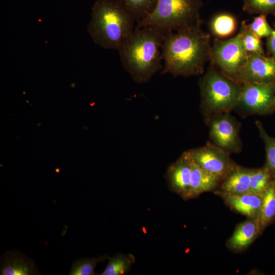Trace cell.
Listing matches in <instances>:
<instances>
[{"instance_id":"cell-27","label":"cell","mask_w":275,"mask_h":275,"mask_svg":"<svg viewBox=\"0 0 275 275\" xmlns=\"http://www.w3.org/2000/svg\"><path fill=\"white\" fill-rule=\"evenodd\" d=\"M272 28L271 34L267 38L266 45L268 54L275 59V20L273 23Z\"/></svg>"},{"instance_id":"cell-4","label":"cell","mask_w":275,"mask_h":275,"mask_svg":"<svg viewBox=\"0 0 275 275\" xmlns=\"http://www.w3.org/2000/svg\"><path fill=\"white\" fill-rule=\"evenodd\" d=\"M200 110L204 118L211 115L230 113L235 109L242 84L222 74L210 64L199 80Z\"/></svg>"},{"instance_id":"cell-17","label":"cell","mask_w":275,"mask_h":275,"mask_svg":"<svg viewBox=\"0 0 275 275\" xmlns=\"http://www.w3.org/2000/svg\"><path fill=\"white\" fill-rule=\"evenodd\" d=\"M211 34L218 39L233 35L237 28V18L232 14L222 12L215 15L209 23Z\"/></svg>"},{"instance_id":"cell-19","label":"cell","mask_w":275,"mask_h":275,"mask_svg":"<svg viewBox=\"0 0 275 275\" xmlns=\"http://www.w3.org/2000/svg\"><path fill=\"white\" fill-rule=\"evenodd\" d=\"M108 263L101 275H122L125 274L135 262V259L131 254L108 256Z\"/></svg>"},{"instance_id":"cell-14","label":"cell","mask_w":275,"mask_h":275,"mask_svg":"<svg viewBox=\"0 0 275 275\" xmlns=\"http://www.w3.org/2000/svg\"><path fill=\"white\" fill-rule=\"evenodd\" d=\"M261 234L257 219L248 218L237 225L226 246L235 253L243 252Z\"/></svg>"},{"instance_id":"cell-9","label":"cell","mask_w":275,"mask_h":275,"mask_svg":"<svg viewBox=\"0 0 275 275\" xmlns=\"http://www.w3.org/2000/svg\"><path fill=\"white\" fill-rule=\"evenodd\" d=\"M185 152L196 164L218 176L222 180L236 164L231 157L230 153L211 142H207L203 146Z\"/></svg>"},{"instance_id":"cell-2","label":"cell","mask_w":275,"mask_h":275,"mask_svg":"<svg viewBox=\"0 0 275 275\" xmlns=\"http://www.w3.org/2000/svg\"><path fill=\"white\" fill-rule=\"evenodd\" d=\"M165 35L152 27L135 28L118 50L123 68L135 82L147 83L161 71V46Z\"/></svg>"},{"instance_id":"cell-11","label":"cell","mask_w":275,"mask_h":275,"mask_svg":"<svg viewBox=\"0 0 275 275\" xmlns=\"http://www.w3.org/2000/svg\"><path fill=\"white\" fill-rule=\"evenodd\" d=\"M192 163L191 160L185 151L169 166L166 174L170 190L184 200H189Z\"/></svg>"},{"instance_id":"cell-16","label":"cell","mask_w":275,"mask_h":275,"mask_svg":"<svg viewBox=\"0 0 275 275\" xmlns=\"http://www.w3.org/2000/svg\"><path fill=\"white\" fill-rule=\"evenodd\" d=\"M192 162L189 199L198 197L205 192L213 191L222 181L218 176L202 169Z\"/></svg>"},{"instance_id":"cell-10","label":"cell","mask_w":275,"mask_h":275,"mask_svg":"<svg viewBox=\"0 0 275 275\" xmlns=\"http://www.w3.org/2000/svg\"><path fill=\"white\" fill-rule=\"evenodd\" d=\"M238 82L240 84L275 82V59L257 53H249L247 62L239 73Z\"/></svg>"},{"instance_id":"cell-23","label":"cell","mask_w":275,"mask_h":275,"mask_svg":"<svg viewBox=\"0 0 275 275\" xmlns=\"http://www.w3.org/2000/svg\"><path fill=\"white\" fill-rule=\"evenodd\" d=\"M108 256L105 255L98 258H83L75 261L72 265L69 274L93 275L96 274L95 268L97 263L103 261Z\"/></svg>"},{"instance_id":"cell-13","label":"cell","mask_w":275,"mask_h":275,"mask_svg":"<svg viewBox=\"0 0 275 275\" xmlns=\"http://www.w3.org/2000/svg\"><path fill=\"white\" fill-rule=\"evenodd\" d=\"M252 169L236 163L213 191L219 194H239L250 191Z\"/></svg>"},{"instance_id":"cell-22","label":"cell","mask_w":275,"mask_h":275,"mask_svg":"<svg viewBox=\"0 0 275 275\" xmlns=\"http://www.w3.org/2000/svg\"><path fill=\"white\" fill-rule=\"evenodd\" d=\"M238 33L241 36L244 48L248 53H257L265 55L261 38L250 30L245 21L241 22Z\"/></svg>"},{"instance_id":"cell-29","label":"cell","mask_w":275,"mask_h":275,"mask_svg":"<svg viewBox=\"0 0 275 275\" xmlns=\"http://www.w3.org/2000/svg\"><path fill=\"white\" fill-rule=\"evenodd\" d=\"M274 183H275V178H274Z\"/></svg>"},{"instance_id":"cell-21","label":"cell","mask_w":275,"mask_h":275,"mask_svg":"<svg viewBox=\"0 0 275 275\" xmlns=\"http://www.w3.org/2000/svg\"><path fill=\"white\" fill-rule=\"evenodd\" d=\"M260 136L263 140L266 152V163L265 166L270 172L272 178H275V138L270 136L265 130L262 123L256 121Z\"/></svg>"},{"instance_id":"cell-20","label":"cell","mask_w":275,"mask_h":275,"mask_svg":"<svg viewBox=\"0 0 275 275\" xmlns=\"http://www.w3.org/2000/svg\"><path fill=\"white\" fill-rule=\"evenodd\" d=\"M274 179L264 166L261 168L252 169L250 191L264 194Z\"/></svg>"},{"instance_id":"cell-8","label":"cell","mask_w":275,"mask_h":275,"mask_svg":"<svg viewBox=\"0 0 275 275\" xmlns=\"http://www.w3.org/2000/svg\"><path fill=\"white\" fill-rule=\"evenodd\" d=\"M274 95L275 82L242 84L235 109H239L246 116L270 113L274 111Z\"/></svg>"},{"instance_id":"cell-6","label":"cell","mask_w":275,"mask_h":275,"mask_svg":"<svg viewBox=\"0 0 275 275\" xmlns=\"http://www.w3.org/2000/svg\"><path fill=\"white\" fill-rule=\"evenodd\" d=\"M249 53L238 33L228 39H214L211 46L210 64L222 74L238 82L239 73L245 65Z\"/></svg>"},{"instance_id":"cell-1","label":"cell","mask_w":275,"mask_h":275,"mask_svg":"<svg viewBox=\"0 0 275 275\" xmlns=\"http://www.w3.org/2000/svg\"><path fill=\"white\" fill-rule=\"evenodd\" d=\"M203 22L165 35L161 74L188 77L203 73L210 60L212 44L210 35L202 29Z\"/></svg>"},{"instance_id":"cell-15","label":"cell","mask_w":275,"mask_h":275,"mask_svg":"<svg viewBox=\"0 0 275 275\" xmlns=\"http://www.w3.org/2000/svg\"><path fill=\"white\" fill-rule=\"evenodd\" d=\"M38 274L34 261L24 254L11 251L5 253L1 259V274L32 275Z\"/></svg>"},{"instance_id":"cell-5","label":"cell","mask_w":275,"mask_h":275,"mask_svg":"<svg viewBox=\"0 0 275 275\" xmlns=\"http://www.w3.org/2000/svg\"><path fill=\"white\" fill-rule=\"evenodd\" d=\"M203 0H158L153 12L135 28H154L164 34L203 22L200 17Z\"/></svg>"},{"instance_id":"cell-12","label":"cell","mask_w":275,"mask_h":275,"mask_svg":"<svg viewBox=\"0 0 275 275\" xmlns=\"http://www.w3.org/2000/svg\"><path fill=\"white\" fill-rule=\"evenodd\" d=\"M232 210L246 216L257 219L262 203L263 194L251 191L239 194H219Z\"/></svg>"},{"instance_id":"cell-7","label":"cell","mask_w":275,"mask_h":275,"mask_svg":"<svg viewBox=\"0 0 275 275\" xmlns=\"http://www.w3.org/2000/svg\"><path fill=\"white\" fill-rule=\"evenodd\" d=\"M204 119L209 128L211 143L230 154L241 152L240 123L230 113L211 115Z\"/></svg>"},{"instance_id":"cell-28","label":"cell","mask_w":275,"mask_h":275,"mask_svg":"<svg viewBox=\"0 0 275 275\" xmlns=\"http://www.w3.org/2000/svg\"><path fill=\"white\" fill-rule=\"evenodd\" d=\"M273 109H274V111H275V95H274V100H273Z\"/></svg>"},{"instance_id":"cell-26","label":"cell","mask_w":275,"mask_h":275,"mask_svg":"<svg viewBox=\"0 0 275 275\" xmlns=\"http://www.w3.org/2000/svg\"><path fill=\"white\" fill-rule=\"evenodd\" d=\"M267 15L260 14L254 18L248 25L250 30L260 38H267L271 34L273 28L267 20Z\"/></svg>"},{"instance_id":"cell-18","label":"cell","mask_w":275,"mask_h":275,"mask_svg":"<svg viewBox=\"0 0 275 275\" xmlns=\"http://www.w3.org/2000/svg\"><path fill=\"white\" fill-rule=\"evenodd\" d=\"M257 221L261 233L275 221V183L274 180L263 194Z\"/></svg>"},{"instance_id":"cell-25","label":"cell","mask_w":275,"mask_h":275,"mask_svg":"<svg viewBox=\"0 0 275 275\" xmlns=\"http://www.w3.org/2000/svg\"><path fill=\"white\" fill-rule=\"evenodd\" d=\"M122 1H123L133 12L136 17L138 23L147 17L153 12L158 0Z\"/></svg>"},{"instance_id":"cell-3","label":"cell","mask_w":275,"mask_h":275,"mask_svg":"<svg viewBox=\"0 0 275 275\" xmlns=\"http://www.w3.org/2000/svg\"><path fill=\"white\" fill-rule=\"evenodd\" d=\"M136 18L122 0H98L94 5L87 31L98 46L119 50L134 31Z\"/></svg>"},{"instance_id":"cell-24","label":"cell","mask_w":275,"mask_h":275,"mask_svg":"<svg viewBox=\"0 0 275 275\" xmlns=\"http://www.w3.org/2000/svg\"><path fill=\"white\" fill-rule=\"evenodd\" d=\"M242 9L250 14L275 16V0H243Z\"/></svg>"}]
</instances>
